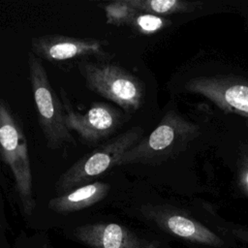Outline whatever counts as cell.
Returning <instances> with one entry per match:
<instances>
[{
	"label": "cell",
	"mask_w": 248,
	"mask_h": 248,
	"mask_svg": "<svg viewBox=\"0 0 248 248\" xmlns=\"http://www.w3.org/2000/svg\"><path fill=\"white\" fill-rule=\"evenodd\" d=\"M239 185L243 192L248 195V161L243 165L239 172Z\"/></svg>",
	"instance_id": "2e32d148"
},
{
	"label": "cell",
	"mask_w": 248,
	"mask_h": 248,
	"mask_svg": "<svg viewBox=\"0 0 248 248\" xmlns=\"http://www.w3.org/2000/svg\"><path fill=\"white\" fill-rule=\"evenodd\" d=\"M65 120L70 131H75L81 142L94 145L114 134L125 122L124 115L116 108L101 102L93 103L84 112L77 111L67 92L60 87Z\"/></svg>",
	"instance_id": "ba28073f"
},
{
	"label": "cell",
	"mask_w": 248,
	"mask_h": 248,
	"mask_svg": "<svg viewBox=\"0 0 248 248\" xmlns=\"http://www.w3.org/2000/svg\"><path fill=\"white\" fill-rule=\"evenodd\" d=\"M199 135L197 124L170 109L147 138L141 139L122 156L118 166L160 165L185 150Z\"/></svg>",
	"instance_id": "6da1fadb"
},
{
	"label": "cell",
	"mask_w": 248,
	"mask_h": 248,
	"mask_svg": "<svg viewBox=\"0 0 248 248\" xmlns=\"http://www.w3.org/2000/svg\"><path fill=\"white\" fill-rule=\"evenodd\" d=\"M85 85L91 91L132 113L144 102V84L126 69L106 61H83L78 65Z\"/></svg>",
	"instance_id": "5b68a950"
},
{
	"label": "cell",
	"mask_w": 248,
	"mask_h": 248,
	"mask_svg": "<svg viewBox=\"0 0 248 248\" xmlns=\"http://www.w3.org/2000/svg\"><path fill=\"white\" fill-rule=\"evenodd\" d=\"M138 211L146 224L166 235L209 247H221L225 243L216 232L180 207L166 203H144Z\"/></svg>",
	"instance_id": "8992f818"
},
{
	"label": "cell",
	"mask_w": 248,
	"mask_h": 248,
	"mask_svg": "<svg viewBox=\"0 0 248 248\" xmlns=\"http://www.w3.org/2000/svg\"><path fill=\"white\" fill-rule=\"evenodd\" d=\"M235 235H237L239 238L244 239L245 241L248 242V232H244V231H234L233 232Z\"/></svg>",
	"instance_id": "e0dca14e"
},
{
	"label": "cell",
	"mask_w": 248,
	"mask_h": 248,
	"mask_svg": "<svg viewBox=\"0 0 248 248\" xmlns=\"http://www.w3.org/2000/svg\"><path fill=\"white\" fill-rule=\"evenodd\" d=\"M107 23L115 26L131 25L138 11L127 0H116L104 6Z\"/></svg>",
	"instance_id": "4fadbf2b"
},
{
	"label": "cell",
	"mask_w": 248,
	"mask_h": 248,
	"mask_svg": "<svg viewBox=\"0 0 248 248\" xmlns=\"http://www.w3.org/2000/svg\"><path fill=\"white\" fill-rule=\"evenodd\" d=\"M142 135V128L132 127L85 154L59 176L54 185L56 193L63 195L92 183L93 179L118 166L122 156L141 140Z\"/></svg>",
	"instance_id": "3957f363"
},
{
	"label": "cell",
	"mask_w": 248,
	"mask_h": 248,
	"mask_svg": "<svg viewBox=\"0 0 248 248\" xmlns=\"http://www.w3.org/2000/svg\"><path fill=\"white\" fill-rule=\"evenodd\" d=\"M170 24L171 21L164 16L138 12L130 26L140 34L151 35L165 29Z\"/></svg>",
	"instance_id": "5bb4252c"
},
{
	"label": "cell",
	"mask_w": 248,
	"mask_h": 248,
	"mask_svg": "<svg viewBox=\"0 0 248 248\" xmlns=\"http://www.w3.org/2000/svg\"><path fill=\"white\" fill-rule=\"evenodd\" d=\"M15 248H52L46 240H17Z\"/></svg>",
	"instance_id": "9a60e30c"
},
{
	"label": "cell",
	"mask_w": 248,
	"mask_h": 248,
	"mask_svg": "<svg viewBox=\"0 0 248 248\" xmlns=\"http://www.w3.org/2000/svg\"><path fill=\"white\" fill-rule=\"evenodd\" d=\"M109 191L110 185L108 183L94 181L51 198L47 202V208L58 215L80 212L101 202Z\"/></svg>",
	"instance_id": "8fae6325"
},
{
	"label": "cell",
	"mask_w": 248,
	"mask_h": 248,
	"mask_svg": "<svg viewBox=\"0 0 248 248\" xmlns=\"http://www.w3.org/2000/svg\"><path fill=\"white\" fill-rule=\"evenodd\" d=\"M72 240L88 248H163L168 240L145 235L135 230L108 221L86 222L65 230Z\"/></svg>",
	"instance_id": "52a82bcc"
},
{
	"label": "cell",
	"mask_w": 248,
	"mask_h": 248,
	"mask_svg": "<svg viewBox=\"0 0 248 248\" xmlns=\"http://www.w3.org/2000/svg\"><path fill=\"white\" fill-rule=\"evenodd\" d=\"M0 144L1 158L13 173L22 212L31 217L36 209V201L26 137L20 122L4 99L0 102Z\"/></svg>",
	"instance_id": "7a4b0ae2"
},
{
	"label": "cell",
	"mask_w": 248,
	"mask_h": 248,
	"mask_svg": "<svg viewBox=\"0 0 248 248\" xmlns=\"http://www.w3.org/2000/svg\"><path fill=\"white\" fill-rule=\"evenodd\" d=\"M163 248H170V247H169V245H168V244H167V245H165V246H164V247H163Z\"/></svg>",
	"instance_id": "ac0fdd59"
},
{
	"label": "cell",
	"mask_w": 248,
	"mask_h": 248,
	"mask_svg": "<svg viewBox=\"0 0 248 248\" xmlns=\"http://www.w3.org/2000/svg\"><path fill=\"white\" fill-rule=\"evenodd\" d=\"M106 41L95 38H78L64 35H45L31 40V49L40 59L50 63L89 61L88 58H108Z\"/></svg>",
	"instance_id": "9c48e42d"
},
{
	"label": "cell",
	"mask_w": 248,
	"mask_h": 248,
	"mask_svg": "<svg viewBox=\"0 0 248 248\" xmlns=\"http://www.w3.org/2000/svg\"><path fill=\"white\" fill-rule=\"evenodd\" d=\"M138 12L149 13L160 16L173 14L190 13L199 9L202 2H189L183 0H127Z\"/></svg>",
	"instance_id": "7c38bea8"
},
{
	"label": "cell",
	"mask_w": 248,
	"mask_h": 248,
	"mask_svg": "<svg viewBox=\"0 0 248 248\" xmlns=\"http://www.w3.org/2000/svg\"><path fill=\"white\" fill-rule=\"evenodd\" d=\"M27 62L38 122L46 146L49 149H59L65 144H76L66 124L64 106L53 90L41 59L29 51Z\"/></svg>",
	"instance_id": "277c9868"
},
{
	"label": "cell",
	"mask_w": 248,
	"mask_h": 248,
	"mask_svg": "<svg viewBox=\"0 0 248 248\" xmlns=\"http://www.w3.org/2000/svg\"><path fill=\"white\" fill-rule=\"evenodd\" d=\"M186 90L199 94L227 112L248 116V83L224 77H198L185 84Z\"/></svg>",
	"instance_id": "30bf717a"
}]
</instances>
